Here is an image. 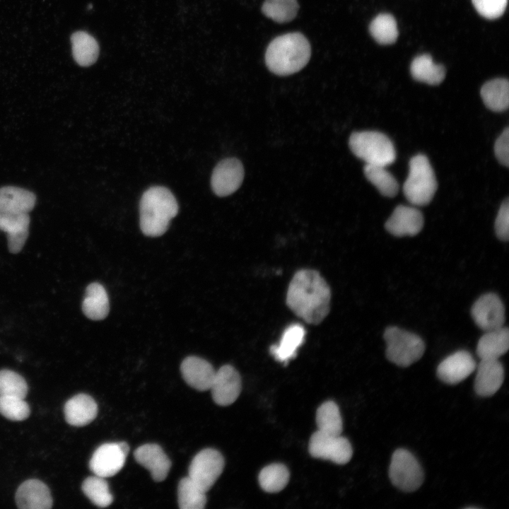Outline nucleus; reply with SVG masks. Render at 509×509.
I'll return each instance as SVG.
<instances>
[{
    "instance_id": "obj_14",
    "label": "nucleus",
    "mask_w": 509,
    "mask_h": 509,
    "mask_svg": "<svg viewBox=\"0 0 509 509\" xmlns=\"http://www.w3.org/2000/svg\"><path fill=\"white\" fill-rule=\"evenodd\" d=\"M126 457L118 443H104L93 452L89 467L95 475L110 477L124 467Z\"/></svg>"
},
{
    "instance_id": "obj_3",
    "label": "nucleus",
    "mask_w": 509,
    "mask_h": 509,
    "mask_svg": "<svg viewBox=\"0 0 509 509\" xmlns=\"http://www.w3.org/2000/svg\"><path fill=\"white\" fill-rule=\"evenodd\" d=\"M140 228L149 237H158L168 230L178 212L177 201L166 187H151L142 195L139 204Z\"/></svg>"
},
{
    "instance_id": "obj_40",
    "label": "nucleus",
    "mask_w": 509,
    "mask_h": 509,
    "mask_svg": "<svg viewBox=\"0 0 509 509\" xmlns=\"http://www.w3.org/2000/svg\"><path fill=\"white\" fill-rule=\"evenodd\" d=\"M494 153L499 163L509 166V128L506 127L496 139Z\"/></svg>"
},
{
    "instance_id": "obj_28",
    "label": "nucleus",
    "mask_w": 509,
    "mask_h": 509,
    "mask_svg": "<svg viewBox=\"0 0 509 509\" xmlns=\"http://www.w3.org/2000/svg\"><path fill=\"white\" fill-rule=\"evenodd\" d=\"M410 71L415 80L429 85L440 83L445 76V68L435 64L428 54L416 57L411 64Z\"/></svg>"
},
{
    "instance_id": "obj_23",
    "label": "nucleus",
    "mask_w": 509,
    "mask_h": 509,
    "mask_svg": "<svg viewBox=\"0 0 509 509\" xmlns=\"http://www.w3.org/2000/svg\"><path fill=\"white\" fill-rule=\"evenodd\" d=\"M509 348V331L501 327L486 331L479 339L476 354L480 359H498Z\"/></svg>"
},
{
    "instance_id": "obj_36",
    "label": "nucleus",
    "mask_w": 509,
    "mask_h": 509,
    "mask_svg": "<svg viewBox=\"0 0 509 509\" xmlns=\"http://www.w3.org/2000/svg\"><path fill=\"white\" fill-rule=\"evenodd\" d=\"M25 379L10 370H0V395L25 398L28 393Z\"/></svg>"
},
{
    "instance_id": "obj_12",
    "label": "nucleus",
    "mask_w": 509,
    "mask_h": 509,
    "mask_svg": "<svg viewBox=\"0 0 509 509\" xmlns=\"http://www.w3.org/2000/svg\"><path fill=\"white\" fill-rule=\"evenodd\" d=\"M242 388L239 373L230 365H225L216 371L210 390L214 402L221 406L233 404Z\"/></svg>"
},
{
    "instance_id": "obj_13",
    "label": "nucleus",
    "mask_w": 509,
    "mask_h": 509,
    "mask_svg": "<svg viewBox=\"0 0 509 509\" xmlns=\"http://www.w3.org/2000/svg\"><path fill=\"white\" fill-rule=\"evenodd\" d=\"M476 363L466 350L457 351L443 359L438 365L437 377L443 382L455 385L465 380L476 369Z\"/></svg>"
},
{
    "instance_id": "obj_34",
    "label": "nucleus",
    "mask_w": 509,
    "mask_h": 509,
    "mask_svg": "<svg viewBox=\"0 0 509 509\" xmlns=\"http://www.w3.org/2000/svg\"><path fill=\"white\" fill-rule=\"evenodd\" d=\"M369 30L373 38L381 45L392 44L398 37L397 22L389 13L378 15L372 21Z\"/></svg>"
},
{
    "instance_id": "obj_2",
    "label": "nucleus",
    "mask_w": 509,
    "mask_h": 509,
    "mask_svg": "<svg viewBox=\"0 0 509 509\" xmlns=\"http://www.w3.org/2000/svg\"><path fill=\"white\" fill-rule=\"evenodd\" d=\"M310 45L300 33H290L274 38L268 45L265 62L275 74L288 76L301 70L309 62Z\"/></svg>"
},
{
    "instance_id": "obj_4",
    "label": "nucleus",
    "mask_w": 509,
    "mask_h": 509,
    "mask_svg": "<svg viewBox=\"0 0 509 509\" xmlns=\"http://www.w3.org/2000/svg\"><path fill=\"white\" fill-rule=\"evenodd\" d=\"M437 188L435 175L428 158L423 154L412 157L409 160V175L403 185L406 199L414 205H427Z\"/></svg>"
},
{
    "instance_id": "obj_18",
    "label": "nucleus",
    "mask_w": 509,
    "mask_h": 509,
    "mask_svg": "<svg viewBox=\"0 0 509 509\" xmlns=\"http://www.w3.org/2000/svg\"><path fill=\"white\" fill-rule=\"evenodd\" d=\"M16 503L22 509H49L52 498L47 486L38 479H28L22 483L16 493Z\"/></svg>"
},
{
    "instance_id": "obj_1",
    "label": "nucleus",
    "mask_w": 509,
    "mask_h": 509,
    "mask_svg": "<svg viewBox=\"0 0 509 509\" xmlns=\"http://www.w3.org/2000/svg\"><path fill=\"white\" fill-rule=\"evenodd\" d=\"M331 291L329 285L315 270L298 271L288 285V307L308 324H318L329 312Z\"/></svg>"
},
{
    "instance_id": "obj_9",
    "label": "nucleus",
    "mask_w": 509,
    "mask_h": 509,
    "mask_svg": "<svg viewBox=\"0 0 509 509\" xmlns=\"http://www.w3.org/2000/svg\"><path fill=\"white\" fill-rule=\"evenodd\" d=\"M308 450L313 457L331 460L339 464L349 462L353 455L351 445L347 438L319 431L312 435Z\"/></svg>"
},
{
    "instance_id": "obj_11",
    "label": "nucleus",
    "mask_w": 509,
    "mask_h": 509,
    "mask_svg": "<svg viewBox=\"0 0 509 509\" xmlns=\"http://www.w3.org/2000/svg\"><path fill=\"white\" fill-rule=\"evenodd\" d=\"M244 178V169L241 162L234 158H226L215 167L211 185L213 192L218 197L228 196L241 185Z\"/></svg>"
},
{
    "instance_id": "obj_41",
    "label": "nucleus",
    "mask_w": 509,
    "mask_h": 509,
    "mask_svg": "<svg viewBox=\"0 0 509 509\" xmlns=\"http://www.w3.org/2000/svg\"><path fill=\"white\" fill-rule=\"evenodd\" d=\"M118 444H119L121 450L123 451V452L127 455L129 453V445L126 442H120V443H118Z\"/></svg>"
},
{
    "instance_id": "obj_21",
    "label": "nucleus",
    "mask_w": 509,
    "mask_h": 509,
    "mask_svg": "<svg viewBox=\"0 0 509 509\" xmlns=\"http://www.w3.org/2000/svg\"><path fill=\"white\" fill-rule=\"evenodd\" d=\"M66 422L74 426H83L92 422L98 414V405L92 397L78 394L69 399L64 407Z\"/></svg>"
},
{
    "instance_id": "obj_32",
    "label": "nucleus",
    "mask_w": 509,
    "mask_h": 509,
    "mask_svg": "<svg viewBox=\"0 0 509 509\" xmlns=\"http://www.w3.org/2000/svg\"><path fill=\"white\" fill-rule=\"evenodd\" d=\"M364 174L382 195L394 197L397 194L398 182L384 166L366 164L364 167Z\"/></svg>"
},
{
    "instance_id": "obj_29",
    "label": "nucleus",
    "mask_w": 509,
    "mask_h": 509,
    "mask_svg": "<svg viewBox=\"0 0 509 509\" xmlns=\"http://www.w3.org/2000/svg\"><path fill=\"white\" fill-rule=\"evenodd\" d=\"M316 423L319 431L332 435H341L343 421L337 404L332 401L322 404L317 410Z\"/></svg>"
},
{
    "instance_id": "obj_37",
    "label": "nucleus",
    "mask_w": 509,
    "mask_h": 509,
    "mask_svg": "<svg viewBox=\"0 0 509 509\" xmlns=\"http://www.w3.org/2000/svg\"><path fill=\"white\" fill-rule=\"evenodd\" d=\"M30 406L23 398L0 395V414L11 421H23L30 415Z\"/></svg>"
},
{
    "instance_id": "obj_16",
    "label": "nucleus",
    "mask_w": 509,
    "mask_h": 509,
    "mask_svg": "<svg viewBox=\"0 0 509 509\" xmlns=\"http://www.w3.org/2000/svg\"><path fill=\"white\" fill-rule=\"evenodd\" d=\"M474 389L481 397L493 395L504 381V368L498 359H481L476 365Z\"/></svg>"
},
{
    "instance_id": "obj_31",
    "label": "nucleus",
    "mask_w": 509,
    "mask_h": 509,
    "mask_svg": "<svg viewBox=\"0 0 509 509\" xmlns=\"http://www.w3.org/2000/svg\"><path fill=\"white\" fill-rule=\"evenodd\" d=\"M289 477V471L284 464L274 463L264 467L259 474L258 479L264 491L276 493L285 488Z\"/></svg>"
},
{
    "instance_id": "obj_8",
    "label": "nucleus",
    "mask_w": 509,
    "mask_h": 509,
    "mask_svg": "<svg viewBox=\"0 0 509 509\" xmlns=\"http://www.w3.org/2000/svg\"><path fill=\"white\" fill-rule=\"evenodd\" d=\"M223 455L213 448H206L198 452L192 460L188 476L204 492L215 484L224 468Z\"/></svg>"
},
{
    "instance_id": "obj_6",
    "label": "nucleus",
    "mask_w": 509,
    "mask_h": 509,
    "mask_svg": "<svg viewBox=\"0 0 509 509\" xmlns=\"http://www.w3.org/2000/svg\"><path fill=\"white\" fill-rule=\"evenodd\" d=\"M383 337L386 342V357L398 366L408 367L424 353L423 339L414 333L391 326L385 330Z\"/></svg>"
},
{
    "instance_id": "obj_26",
    "label": "nucleus",
    "mask_w": 509,
    "mask_h": 509,
    "mask_svg": "<svg viewBox=\"0 0 509 509\" xmlns=\"http://www.w3.org/2000/svg\"><path fill=\"white\" fill-rule=\"evenodd\" d=\"M481 96L487 108L493 112L506 110L509 105V83L505 78H496L485 83Z\"/></svg>"
},
{
    "instance_id": "obj_15",
    "label": "nucleus",
    "mask_w": 509,
    "mask_h": 509,
    "mask_svg": "<svg viewBox=\"0 0 509 509\" xmlns=\"http://www.w3.org/2000/svg\"><path fill=\"white\" fill-rule=\"evenodd\" d=\"M423 226L421 212L414 207L404 205L397 206L385 224V229L397 237L416 235Z\"/></svg>"
},
{
    "instance_id": "obj_5",
    "label": "nucleus",
    "mask_w": 509,
    "mask_h": 509,
    "mask_svg": "<svg viewBox=\"0 0 509 509\" xmlns=\"http://www.w3.org/2000/svg\"><path fill=\"white\" fill-rule=\"evenodd\" d=\"M349 147L353 153L368 165L387 166L396 158L391 140L378 131H358L351 134Z\"/></svg>"
},
{
    "instance_id": "obj_20",
    "label": "nucleus",
    "mask_w": 509,
    "mask_h": 509,
    "mask_svg": "<svg viewBox=\"0 0 509 509\" xmlns=\"http://www.w3.org/2000/svg\"><path fill=\"white\" fill-rule=\"evenodd\" d=\"M28 213H0V230L7 234L8 248L17 254L23 249L29 235Z\"/></svg>"
},
{
    "instance_id": "obj_17",
    "label": "nucleus",
    "mask_w": 509,
    "mask_h": 509,
    "mask_svg": "<svg viewBox=\"0 0 509 509\" xmlns=\"http://www.w3.org/2000/svg\"><path fill=\"white\" fill-rule=\"evenodd\" d=\"M136 461L148 469L153 479L162 481L167 477L171 462L158 444L147 443L139 446L134 452Z\"/></svg>"
},
{
    "instance_id": "obj_22",
    "label": "nucleus",
    "mask_w": 509,
    "mask_h": 509,
    "mask_svg": "<svg viewBox=\"0 0 509 509\" xmlns=\"http://www.w3.org/2000/svg\"><path fill=\"white\" fill-rule=\"evenodd\" d=\"M35 203L36 196L31 191L15 186L0 188V213H28Z\"/></svg>"
},
{
    "instance_id": "obj_30",
    "label": "nucleus",
    "mask_w": 509,
    "mask_h": 509,
    "mask_svg": "<svg viewBox=\"0 0 509 509\" xmlns=\"http://www.w3.org/2000/svg\"><path fill=\"white\" fill-rule=\"evenodd\" d=\"M177 501L181 509H202L206 503V492L189 476L184 477L178 484Z\"/></svg>"
},
{
    "instance_id": "obj_10",
    "label": "nucleus",
    "mask_w": 509,
    "mask_h": 509,
    "mask_svg": "<svg viewBox=\"0 0 509 509\" xmlns=\"http://www.w3.org/2000/svg\"><path fill=\"white\" fill-rule=\"evenodd\" d=\"M471 315L475 324L485 332L503 327L505 321L504 305L493 293L481 296L472 305Z\"/></svg>"
},
{
    "instance_id": "obj_19",
    "label": "nucleus",
    "mask_w": 509,
    "mask_h": 509,
    "mask_svg": "<svg viewBox=\"0 0 509 509\" xmlns=\"http://www.w3.org/2000/svg\"><path fill=\"white\" fill-rule=\"evenodd\" d=\"M180 370L185 381L199 391H206L211 387L216 370L212 365L201 358L188 356L181 363Z\"/></svg>"
},
{
    "instance_id": "obj_25",
    "label": "nucleus",
    "mask_w": 509,
    "mask_h": 509,
    "mask_svg": "<svg viewBox=\"0 0 509 509\" xmlns=\"http://www.w3.org/2000/svg\"><path fill=\"white\" fill-rule=\"evenodd\" d=\"M305 336L304 327L298 323L289 325L283 332L279 343L271 346L273 356L280 362H287L296 356Z\"/></svg>"
},
{
    "instance_id": "obj_33",
    "label": "nucleus",
    "mask_w": 509,
    "mask_h": 509,
    "mask_svg": "<svg viewBox=\"0 0 509 509\" xmlns=\"http://www.w3.org/2000/svg\"><path fill=\"white\" fill-rule=\"evenodd\" d=\"M81 489L89 500L98 507H107L113 501L109 485L103 477L95 475L86 478L82 484Z\"/></svg>"
},
{
    "instance_id": "obj_7",
    "label": "nucleus",
    "mask_w": 509,
    "mask_h": 509,
    "mask_svg": "<svg viewBox=\"0 0 509 509\" xmlns=\"http://www.w3.org/2000/svg\"><path fill=\"white\" fill-rule=\"evenodd\" d=\"M389 477L395 487L412 492L423 484L424 474L415 456L406 449L399 448L392 455Z\"/></svg>"
},
{
    "instance_id": "obj_24",
    "label": "nucleus",
    "mask_w": 509,
    "mask_h": 509,
    "mask_svg": "<svg viewBox=\"0 0 509 509\" xmlns=\"http://www.w3.org/2000/svg\"><path fill=\"white\" fill-rule=\"evenodd\" d=\"M109 299L105 288L99 283H90L82 303L83 314L92 320L105 319L109 313Z\"/></svg>"
},
{
    "instance_id": "obj_27",
    "label": "nucleus",
    "mask_w": 509,
    "mask_h": 509,
    "mask_svg": "<svg viewBox=\"0 0 509 509\" xmlns=\"http://www.w3.org/2000/svg\"><path fill=\"white\" fill-rule=\"evenodd\" d=\"M74 59L81 66L92 65L99 55V45L96 40L85 31H77L71 36Z\"/></svg>"
},
{
    "instance_id": "obj_38",
    "label": "nucleus",
    "mask_w": 509,
    "mask_h": 509,
    "mask_svg": "<svg viewBox=\"0 0 509 509\" xmlns=\"http://www.w3.org/2000/svg\"><path fill=\"white\" fill-rule=\"evenodd\" d=\"M472 2L481 16L496 19L504 13L508 0H472Z\"/></svg>"
},
{
    "instance_id": "obj_39",
    "label": "nucleus",
    "mask_w": 509,
    "mask_h": 509,
    "mask_svg": "<svg viewBox=\"0 0 509 509\" xmlns=\"http://www.w3.org/2000/svg\"><path fill=\"white\" fill-rule=\"evenodd\" d=\"M495 233L498 238L502 241L509 239V199L506 198L501 204L497 213L495 224Z\"/></svg>"
},
{
    "instance_id": "obj_35",
    "label": "nucleus",
    "mask_w": 509,
    "mask_h": 509,
    "mask_svg": "<svg viewBox=\"0 0 509 509\" xmlns=\"http://www.w3.org/2000/svg\"><path fill=\"white\" fill-rule=\"evenodd\" d=\"M298 8L297 0H265L262 11L275 22L287 23L295 18Z\"/></svg>"
}]
</instances>
